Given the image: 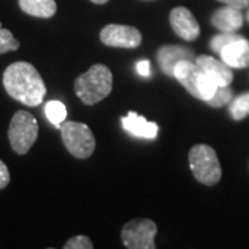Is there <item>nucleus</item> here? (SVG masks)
I'll list each match as a JSON object with an SVG mask.
<instances>
[{"mask_svg":"<svg viewBox=\"0 0 249 249\" xmlns=\"http://www.w3.org/2000/svg\"><path fill=\"white\" fill-rule=\"evenodd\" d=\"M3 86L10 97L27 107H37L46 97V85L32 64L17 61L3 72Z\"/></svg>","mask_w":249,"mask_h":249,"instance_id":"nucleus-1","label":"nucleus"},{"mask_svg":"<svg viewBox=\"0 0 249 249\" xmlns=\"http://www.w3.org/2000/svg\"><path fill=\"white\" fill-rule=\"evenodd\" d=\"M112 72L104 64H94L75 80V94L86 106H94L112 90Z\"/></svg>","mask_w":249,"mask_h":249,"instance_id":"nucleus-2","label":"nucleus"},{"mask_svg":"<svg viewBox=\"0 0 249 249\" xmlns=\"http://www.w3.org/2000/svg\"><path fill=\"white\" fill-rule=\"evenodd\" d=\"M190 169L194 178L205 186H214L222 178V166L217 154L206 144H196L188 152Z\"/></svg>","mask_w":249,"mask_h":249,"instance_id":"nucleus-3","label":"nucleus"},{"mask_svg":"<svg viewBox=\"0 0 249 249\" xmlns=\"http://www.w3.org/2000/svg\"><path fill=\"white\" fill-rule=\"evenodd\" d=\"M37 134H39L37 121L28 111H17L11 118L9 126V142L16 154L25 155L35 144Z\"/></svg>","mask_w":249,"mask_h":249,"instance_id":"nucleus-4","label":"nucleus"},{"mask_svg":"<svg viewBox=\"0 0 249 249\" xmlns=\"http://www.w3.org/2000/svg\"><path fill=\"white\" fill-rule=\"evenodd\" d=\"M61 139L65 148L75 158L86 160L94 152L96 139L88 124L68 121L61 124Z\"/></svg>","mask_w":249,"mask_h":249,"instance_id":"nucleus-5","label":"nucleus"},{"mask_svg":"<svg viewBox=\"0 0 249 249\" xmlns=\"http://www.w3.org/2000/svg\"><path fill=\"white\" fill-rule=\"evenodd\" d=\"M157 231V224L150 219H134L124 224L121 238L129 249H154Z\"/></svg>","mask_w":249,"mask_h":249,"instance_id":"nucleus-6","label":"nucleus"},{"mask_svg":"<svg viewBox=\"0 0 249 249\" xmlns=\"http://www.w3.org/2000/svg\"><path fill=\"white\" fill-rule=\"evenodd\" d=\"M100 39L106 46L111 47H124V49H136L142 43V32L134 27L109 24L103 28Z\"/></svg>","mask_w":249,"mask_h":249,"instance_id":"nucleus-7","label":"nucleus"},{"mask_svg":"<svg viewBox=\"0 0 249 249\" xmlns=\"http://www.w3.org/2000/svg\"><path fill=\"white\" fill-rule=\"evenodd\" d=\"M170 27L175 34L187 42H193L201 34L198 21L194 14L186 7H175L170 11Z\"/></svg>","mask_w":249,"mask_h":249,"instance_id":"nucleus-8","label":"nucleus"},{"mask_svg":"<svg viewBox=\"0 0 249 249\" xmlns=\"http://www.w3.org/2000/svg\"><path fill=\"white\" fill-rule=\"evenodd\" d=\"M196 65L204 72L206 76H209L217 86H230L232 82V70L222 60H216L212 55H198L196 58Z\"/></svg>","mask_w":249,"mask_h":249,"instance_id":"nucleus-9","label":"nucleus"},{"mask_svg":"<svg viewBox=\"0 0 249 249\" xmlns=\"http://www.w3.org/2000/svg\"><path fill=\"white\" fill-rule=\"evenodd\" d=\"M196 58L194 52L190 50L188 47H183V46H162L157 53V60H158L160 70L168 76H173V70L178 62H180L181 60L194 61Z\"/></svg>","mask_w":249,"mask_h":249,"instance_id":"nucleus-10","label":"nucleus"},{"mask_svg":"<svg viewBox=\"0 0 249 249\" xmlns=\"http://www.w3.org/2000/svg\"><path fill=\"white\" fill-rule=\"evenodd\" d=\"M211 21L220 32H237L244 25V14L242 10L224 4V7L217 9L212 14Z\"/></svg>","mask_w":249,"mask_h":249,"instance_id":"nucleus-11","label":"nucleus"},{"mask_svg":"<svg viewBox=\"0 0 249 249\" xmlns=\"http://www.w3.org/2000/svg\"><path fill=\"white\" fill-rule=\"evenodd\" d=\"M201 75V70L196 65V62L190 60H181L176 64L173 70V78L184 86V89L196 98L199 100V91H198V78Z\"/></svg>","mask_w":249,"mask_h":249,"instance_id":"nucleus-12","label":"nucleus"},{"mask_svg":"<svg viewBox=\"0 0 249 249\" xmlns=\"http://www.w3.org/2000/svg\"><path fill=\"white\" fill-rule=\"evenodd\" d=\"M121 122H122V127L124 130L136 137L154 140L158 136V130H160L158 124L154 122H148L145 118L136 114L134 111H130L127 116L121 119Z\"/></svg>","mask_w":249,"mask_h":249,"instance_id":"nucleus-13","label":"nucleus"},{"mask_svg":"<svg viewBox=\"0 0 249 249\" xmlns=\"http://www.w3.org/2000/svg\"><path fill=\"white\" fill-rule=\"evenodd\" d=\"M222 61L230 68H247L249 67V40L244 36L238 40L226 46L220 53Z\"/></svg>","mask_w":249,"mask_h":249,"instance_id":"nucleus-14","label":"nucleus"},{"mask_svg":"<svg viewBox=\"0 0 249 249\" xmlns=\"http://www.w3.org/2000/svg\"><path fill=\"white\" fill-rule=\"evenodd\" d=\"M18 4L25 14L37 18H52L57 11L54 0H18Z\"/></svg>","mask_w":249,"mask_h":249,"instance_id":"nucleus-15","label":"nucleus"},{"mask_svg":"<svg viewBox=\"0 0 249 249\" xmlns=\"http://www.w3.org/2000/svg\"><path fill=\"white\" fill-rule=\"evenodd\" d=\"M45 114L49 119V122H52L54 126L61 129V124L65 122V118H67V107L62 104L61 101L52 100V101L46 103Z\"/></svg>","mask_w":249,"mask_h":249,"instance_id":"nucleus-16","label":"nucleus"},{"mask_svg":"<svg viewBox=\"0 0 249 249\" xmlns=\"http://www.w3.org/2000/svg\"><path fill=\"white\" fill-rule=\"evenodd\" d=\"M229 111L234 121H242L247 118L249 115V93L232 98Z\"/></svg>","mask_w":249,"mask_h":249,"instance_id":"nucleus-17","label":"nucleus"},{"mask_svg":"<svg viewBox=\"0 0 249 249\" xmlns=\"http://www.w3.org/2000/svg\"><path fill=\"white\" fill-rule=\"evenodd\" d=\"M217 85L209 76H206L204 72L201 71V75L198 78V91H199V100L202 101H208L213 97L216 90H217Z\"/></svg>","mask_w":249,"mask_h":249,"instance_id":"nucleus-18","label":"nucleus"},{"mask_svg":"<svg viewBox=\"0 0 249 249\" xmlns=\"http://www.w3.org/2000/svg\"><path fill=\"white\" fill-rule=\"evenodd\" d=\"M240 37H242V36L235 34V32H222V34L214 36L213 39L211 40V49L216 54H220L226 46H229L232 42L238 40Z\"/></svg>","mask_w":249,"mask_h":249,"instance_id":"nucleus-19","label":"nucleus"},{"mask_svg":"<svg viewBox=\"0 0 249 249\" xmlns=\"http://www.w3.org/2000/svg\"><path fill=\"white\" fill-rule=\"evenodd\" d=\"M19 49V42L13 36L9 29H4L0 22V54L16 52Z\"/></svg>","mask_w":249,"mask_h":249,"instance_id":"nucleus-20","label":"nucleus"},{"mask_svg":"<svg viewBox=\"0 0 249 249\" xmlns=\"http://www.w3.org/2000/svg\"><path fill=\"white\" fill-rule=\"evenodd\" d=\"M232 100V91L229 86H219L214 96L211 100H208V106L214 108H220L226 104H230Z\"/></svg>","mask_w":249,"mask_h":249,"instance_id":"nucleus-21","label":"nucleus"},{"mask_svg":"<svg viewBox=\"0 0 249 249\" xmlns=\"http://www.w3.org/2000/svg\"><path fill=\"white\" fill-rule=\"evenodd\" d=\"M64 249H93V244L86 235H76L68 240L64 245Z\"/></svg>","mask_w":249,"mask_h":249,"instance_id":"nucleus-22","label":"nucleus"},{"mask_svg":"<svg viewBox=\"0 0 249 249\" xmlns=\"http://www.w3.org/2000/svg\"><path fill=\"white\" fill-rule=\"evenodd\" d=\"M10 183V172L6 163L0 160V190L6 188Z\"/></svg>","mask_w":249,"mask_h":249,"instance_id":"nucleus-23","label":"nucleus"},{"mask_svg":"<svg viewBox=\"0 0 249 249\" xmlns=\"http://www.w3.org/2000/svg\"><path fill=\"white\" fill-rule=\"evenodd\" d=\"M136 70H137V73L144 76V78H148V76L151 75L150 61H147V60H142V61L137 62V64H136Z\"/></svg>","mask_w":249,"mask_h":249,"instance_id":"nucleus-24","label":"nucleus"},{"mask_svg":"<svg viewBox=\"0 0 249 249\" xmlns=\"http://www.w3.org/2000/svg\"><path fill=\"white\" fill-rule=\"evenodd\" d=\"M226 6H231V7H235V9L245 10L249 7V0H217Z\"/></svg>","mask_w":249,"mask_h":249,"instance_id":"nucleus-25","label":"nucleus"},{"mask_svg":"<svg viewBox=\"0 0 249 249\" xmlns=\"http://www.w3.org/2000/svg\"><path fill=\"white\" fill-rule=\"evenodd\" d=\"M90 1H93V3H96V4H106L109 0H90Z\"/></svg>","mask_w":249,"mask_h":249,"instance_id":"nucleus-26","label":"nucleus"},{"mask_svg":"<svg viewBox=\"0 0 249 249\" xmlns=\"http://www.w3.org/2000/svg\"><path fill=\"white\" fill-rule=\"evenodd\" d=\"M247 21L249 22V9H248V11H247Z\"/></svg>","mask_w":249,"mask_h":249,"instance_id":"nucleus-27","label":"nucleus"}]
</instances>
